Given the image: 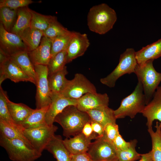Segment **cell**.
<instances>
[{
    "label": "cell",
    "instance_id": "ee69618b",
    "mask_svg": "<svg viewBox=\"0 0 161 161\" xmlns=\"http://www.w3.org/2000/svg\"><path fill=\"white\" fill-rule=\"evenodd\" d=\"M9 56L0 49V64L4 62Z\"/></svg>",
    "mask_w": 161,
    "mask_h": 161
},
{
    "label": "cell",
    "instance_id": "83f0119b",
    "mask_svg": "<svg viewBox=\"0 0 161 161\" xmlns=\"http://www.w3.org/2000/svg\"><path fill=\"white\" fill-rule=\"evenodd\" d=\"M31 18V9L28 6L18 9L17 19L11 32L18 35L30 27Z\"/></svg>",
    "mask_w": 161,
    "mask_h": 161
},
{
    "label": "cell",
    "instance_id": "7bdbcfd3",
    "mask_svg": "<svg viewBox=\"0 0 161 161\" xmlns=\"http://www.w3.org/2000/svg\"><path fill=\"white\" fill-rule=\"evenodd\" d=\"M138 161H153L151 150L147 153L141 154L140 159Z\"/></svg>",
    "mask_w": 161,
    "mask_h": 161
},
{
    "label": "cell",
    "instance_id": "30bf717a",
    "mask_svg": "<svg viewBox=\"0 0 161 161\" xmlns=\"http://www.w3.org/2000/svg\"><path fill=\"white\" fill-rule=\"evenodd\" d=\"M93 161L110 160L117 159L113 144L104 136L98 137L91 143L87 152Z\"/></svg>",
    "mask_w": 161,
    "mask_h": 161
},
{
    "label": "cell",
    "instance_id": "d6a6232c",
    "mask_svg": "<svg viewBox=\"0 0 161 161\" xmlns=\"http://www.w3.org/2000/svg\"><path fill=\"white\" fill-rule=\"evenodd\" d=\"M73 31L51 39L52 47L51 58L59 52L67 48L73 35Z\"/></svg>",
    "mask_w": 161,
    "mask_h": 161
},
{
    "label": "cell",
    "instance_id": "3957f363",
    "mask_svg": "<svg viewBox=\"0 0 161 161\" xmlns=\"http://www.w3.org/2000/svg\"><path fill=\"white\" fill-rule=\"evenodd\" d=\"M146 105L142 83L138 80L133 92L123 98L119 107L114 110L115 117L117 119L129 117L133 119L138 113H141Z\"/></svg>",
    "mask_w": 161,
    "mask_h": 161
},
{
    "label": "cell",
    "instance_id": "2e32d148",
    "mask_svg": "<svg viewBox=\"0 0 161 161\" xmlns=\"http://www.w3.org/2000/svg\"><path fill=\"white\" fill-rule=\"evenodd\" d=\"M109 100L106 93H88L77 100L76 106L79 110L87 112L93 109L108 106Z\"/></svg>",
    "mask_w": 161,
    "mask_h": 161
},
{
    "label": "cell",
    "instance_id": "e575fe53",
    "mask_svg": "<svg viewBox=\"0 0 161 161\" xmlns=\"http://www.w3.org/2000/svg\"><path fill=\"white\" fill-rule=\"evenodd\" d=\"M129 147L124 150H116L117 158L118 161H134L140 159L141 154L138 153L136 149L137 142L135 139L130 141Z\"/></svg>",
    "mask_w": 161,
    "mask_h": 161
},
{
    "label": "cell",
    "instance_id": "4fadbf2b",
    "mask_svg": "<svg viewBox=\"0 0 161 161\" xmlns=\"http://www.w3.org/2000/svg\"><path fill=\"white\" fill-rule=\"evenodd\" d=\"M90 44L86 34L73 31L67 49V63L83 55Z\"/></svg>",
    "mask_w": 161,
    "mask_h": 161
},
{
    "label": "cell",
    "instance_id": "5b68a950",
    "mask_svg": "<svg viewBox=\"0 0 161 161\" xmlns=\"http://www.w3.org/2000/svg\"><path fill=\"white\" fill-rule=\"evenodd\" d=\"M0 145L5 150L9 159L13 161H35L42 155L22 140L8 139L1 134Z\"/></svg>",
    "mask_w": 161,
    "mask_h": 161
},
{
    "label": "cell",
    "instance_id": "ffe728a7",
    "mask_svg": "<svg viewBox=\"0 0 161 161\" xmlns=\"http://www.w3.org/2000/svg\"><path fill=\"white\" fill-rule=\"evenodd\" d=\"M88 114L91 121L97 122L104 127L110 123H116L114 110L108 106H103L93 109L86 112Z\"/></svg>",
    "mask_w": 161,
    "mask_h": 161
},
{
    "label": "cell",
    "instance_id": "74e56055",
    "mask_svg": "<svg viewBox=\"0 0 161 161\" xmlns=\"http://www.w3.org/2000/svg\"><path fill=\"white\" fill-rule=\"evenodd\" d=\"M104 136L106 138L113 143V142L119 134V127L116 123H110L106 125L104 128Z\"/></svg>",
    "mask_w": 161,
    "mask_h": 161
},
{
    "label": "cell",
    "instance_id": "836d02e7",
    "mask_svg": "<svg viewBox=\"0 0 161 161\" xmlns=\"http://www.w3.org/2000/svg\"><path fill=\"white\" fill-rule=\"evenodd\" d=\"M67 49L57 54L50 59L47 65L48 75L63 69L67 64Z\"/></svg>",
    "mask_w": 161,
    "mask_h": 161
},
{
    "label": "cell",
    "instance_id": "ab89813d",
    "mask_svg": "<svg viewBox=\"0 0 161 161\" xmlns=\"http://www.w3.org/2000/svg\"><path fill=\"white\" fill-rule=\"evenodd\" d=\"M90 122L87 123L84 125L83 128L82 133L86 137L92 140H95L97 138L98 136L97 134L94 132Z\"/></svg>",
    "mask_w": 161,
    "mask_h": 161
},
{
    "label": "cell",
    "instance_id": "8992f818",
    "mask_svg": "<svg viewBox=\"0 0 161 161\" xmlns=\"http://www.w3.org/2000/svg\"><path fill=\"white\" fill-rule=\"evenodd\" d=\"M137 64L136 52L133 48H128L121 54L118 64L114 69L106 77L101 78L100 81L109 88L114 87L120 77L126 74L134 73Z\"/></svg>",
    "mask_w": 161,
    "mask_h": 161
},
{
    "label": "cell",
    "instance_id": "d590c367",
    "mask_svg": "<svg viewBox=\"0 0 161 161\" xmlns=\"http://www.w3.org/2000/svg\"><path fill=\"white\" fill-rule=\"evenodd\" d=\"M70 31L64 27L56 18L50 24L47 29L43 32V36L52 39L69 33Z\"/></svg>",
    "mask_w": 161,
    "mask_h": 161
},
{
    "label": "cell",
    "instance_id": "e0dca14e",
    "mask_svg": "<svg viewBox=\"0 0 161 161\" xmlns=\"http://www.w3.org/2000/svg\"><path fill=\"white\" fill-rule=\"evenodd\" d=\"M51 39L43 36L40 43L34 50L28 52L33 64L47 66L51 58Z\"/></svg>",
    "mask_w": 161,
    "mask_h": 161
},
{
    "label": "cell",
    "instance_id": "cb8c5ba5",
    "mask_svg": "<svg viewBox=\"0 0 161 161\" xmlns=\"http://www.w3.org/2000/svg\"><path fill=\"white\" fill-rule=\"evenodd\" d=\"M7 101L10 115L14 122L18 125H21L34 109L24 104L14 103L10 101L8 97Z\"/></svg>",
    "mask_w": 161,
    "mask_h": 161
},
{
    "label": "cell",
    "instance_id": "52a82bcc",
    "mask_svg": "<svg viewBox=\"0 0 161 161\" xmlns=\"http://www.w3.org/2000/svg\"><path fill=\"white\" fill-rule=\"evenodd\" d=\"M36 73L35 85L36 109H39L49 106L52 102L51 93L48 81L47 66L34 65Z\"/></svg>",
    "mask_w": 161,
    "mask_h": 161
},
{
    "label": "cell",
    "instance_id": "4316f807",
    "mask_svg": "<svg viewBox=\"0 0 161 161\" xmlns=\"http://www.w3.org/2000/svg\"><path fill=\"white\" fill-rule=\"evenodd\" d=\"M49 106L39 109H34L21 123V126L26 129L47 125L45 122V117Z\"/></svg>",
    "mask_w": 161,
    "mask_h": 161
},
{
    "label": "cell",
    "instance_id": "4dcf8cb0",
    "mask_svg": "<svg viewBox=\"0 0 161 161\" xmlns=\"http://www.w3.org/2000/svg\"><path fill=\"white\" fill-rule=\"evenodd\" d=\"M18 9L6 7H0V21L5 29L11 32L17 18Z\"/></svg>",
    "mask_w": 161,
    "mask_h": 161
},
{
    "label": "cell",
    "instance_id": "44dd1931",
    "mask_svg": "<svg viewBox=\"0 0 161 161\" xmlns=\"http://www.w3.org/2000/svg\"><path fill=\"white\" fill-rule=\"evenodd\" d=\"M161 57V38L136 52V58L138 64H143L149 60H154Z\"/></svg>",
    "mask_w": 161,
    "mask_h": 161
},
{
    "label": "cell",
    "instance_id": "f1b7e54d",
    "mask_svg": "<svg viewBox=\"0 0 161 161\" xmlns=\"http://www.w3.org/2000/svg\"><path fill=\"white\" fill-rule=\"evenodd\" d=\"M155 131L152 128L148 129L151 137L152 158L153 161H161V122L157 121Z\"/></svg>",
    "mask_w": 161,
    "mask_h": 161
},
{
    "label": "cell",
    "instance_id": "f546056e",
    "mask_svg": "<svg viewBox=\"0 0 161 161\" xmlns=\"http://www.w3.org/2000/svg\"><path fill=\"white\" fill-rule=\"evenodd\" d=\"M32 18L30 27L43 32L57 18L54 16L45 15L31 9Z\"/></svg>",
    "mask_w": 161,
    "mask_h": 161
},
{
    "label": "cell",
    "instance_id": "277c9868",
    "mask_svg": "<svg viewBox=\"0 0 161 161\" xmlns=\"http://www.w3.org/2000/svg\"><path fill=\"white\" fill-rule=\"evenodd\" d=\"M154 61L151 60L141 64H137L134 73L142 83L146 104L151 100L161 82V73L154 67Z\"/></svg>",
    "mask_w": 161,
    "mask_h": 161
},
{
    "label": "cell",
    "instance_id": "d4e9b609",
    "mask_svg": "<svg viewBox=\"0 0 161 161\" xmlns=\"http://www.w3.org/2000/svg\"><path fill=\"white\" fill-rule=\"evenodd\" d=\"M24 129L22 126L15 127L11 126L0 120V134L8 139L21 140L30 147L33 148L25 136L23 132Z\"/></svg>",
    "mask_w": 161,
    "mask_h": 161
},
{
    "label": "cell",
    "instance_id": "7a4b0ae2",
    "mask_svg": "<svg viewBox=\"0 0 161 161\" xmlns=\"http://www.w3.org/2000/svg\"><path fill=\"white\" fill-rule=\"evenodd\" d=\"M117 20L115 10L107 4L102 3L90 9L87 16V24L90 31L103 35L112 28Z\"/></svg>",
    "mask_w": 161,
    "mask_h": 161
},
{
    "label": "cell",
    "instance_id": "f6af8a7d",
    "mask_svg": "<svg viewBox=\"0 0 161 161\" xmlns=\"http://www.w3.org/2000/svg\"><path fill=\"white\" fill-rule=\"evenodd\" d=\"M118 161L117 158L113 159V160H103V161Z\"/></svg>",
    "mask_w": 161,
    "mask_h": 161
},
{
    "label": "cell",
    "instance_id": "bcb514c9",
    "mask_svg": "<svg viewBox=\"0 0 161 161\" xmlns=\"http://www.w3.org/2000/svg\"><path fill=\"white\" fill-rule=\"evenodd\" d=\"M160 132H161V128Z\"/></svg>",
    "mask_w": 161,
    "mask_h": 161
},
{
    "label": "cell",
    "instance_id": "d6986e66",
    "mask_svg": "<svg viewBox=\"0 0 161 161\" xmlns=\"http://www.w3.org/2000/svg\"><path fill=\"white\" fill-rule=\"evenodd\" d=\"M45 150L52 154L57 161H72L71 154L64 145L60 135L55 134Z\"/></svg>",
    "mask_w": 161,
    "mask_h": 161
},
{
    "label": "cell",
    "instance_id": "7c38bea8",
    "mask_svg": "<svg viewBox=\"0 0 161 161\" xmlns=\"http://www.w3.org/2000/svg\"><path fill=\"white\" fill-rule=\"evenodd\" d=\"M0 49L9 56L20 51H27L20 36L6 31L1 23H0Z\"/></svg>",
    "mask_w": 161,
    "mask_h": 161
},
{
    "label": "cell",
    "instance_id": "ac0fdd59",
    "mask_svg": "<svg viewBox=\"0 0 161 161\" xmlns=\"http://www.w3.org/2000/svg\"><path fill=\"white\" fill-rule=\"evenodd\" d=\"M92 140L86 137L81 132L73 137L66 138L63 143L71 155L87 153Z\"/></svg>",
    "mask_w": 161,
    "mask_h": 161
},
{
    "label": "cell",
    "instance_id": "60d3db41",
    "mask_svg": "<svg viewBox=\"0 0 161 161\" xmlns=\"http://www.w3.org/2000/svg\"><path fill=\"white\" fill-rule=\"evenodd\" d=\"M91 124L94 132L97 134L98 137L103 136L104 135V127L99 123L91 121Z\"/></svg>",
    "mask_w": 161,
    "mask_h": 161
},
{
    "label": "cell",
    "instance_id": "603a6c76",
    "mask_svg": "<svg viewBox=\"0 0 161 161\" xmlns=\"http://www.w3.org/2000/svg\"><path fill=\"white\" fill-rule=\"evenodd\" d=\"M18 35L24 43L26 50L29 52L38 47L43 34L42 31L30 27L25 29Z\"/></svg>",
    "mask_w": 161,
    "mask_h": 161
},
{
    "label": "cell",
    "instance_id": "9c48e42d",
    "mask_svg": "<svg viewBox=\"0 0 161 161\" xmlns=\"http://www.w3.org/2000/svg\"><path fill=\"white\" fill-rule=\"evenodd\" d=\"M58 127L54 124L24 129L25 136L33 148L41 154L57 131Z\"/></svg>",
    "mask_w": 161,
    "mask_h": 161
},
{
    "label": "cell",
    "instance_id": "8fae6325",
    "mask_svg": "<svg viewBox=\"0 0 161 161\" xmlns=\"http://www.w3.org/2000/svg\"><path fill=\"white\" fill-rule=\"evenodd\" d=\"M7 79L16 83L21 81L30 82L32 80L21 69L9 56L0 64V86Z\"/></svg>",
    "mask_w": 161,
    "mask_h": 161
},
{
    "label": "cell",
    "instance_id": "1f68e13d",
    "mask_svg": "<svg viewBox=\"0 0 161 161\" xmlns=\"http://www.w3.org/2000/svg\"><path fill=\"white\" fill-rule=\"evenodd\" d=\"M8 97L7 92L0 86V120L11 126L15 127L21 126L16 124L10 115L7 105V99Z\"/></svg>",
    "mask_w": 161,
    "mask_h": 161
},
{
    "label": "cell",
    "instance_id": "f35d334b",
    "mask_svg": "<svg viewBox=\"0 0 161 161\" xmlns=\"http://www.w3.org/2000/svg\"><path fill=\"white\" fill-rule=\"evenodd\" d=\"M113 144L116 150H122L127 149L130 145L131 142H126L119 133L114 139Z\"/></svg>",
    "mask_w": 161,
    "mask_h": 161
},
{
    "label": "cell",
    "instance_id": "7402d4cb",
    "mask_svg": "<svg viewBox=\"0 0 161 161\" xmlns=\"http://www.w3.org/2000/svg\"><path fill=\"white\" fill-rule=\"evenodd\" d=\"M10 56L32 80L35 85L36 73L34 66L30 58L28 52L27 51H20Z\"/></svg>",
    "mask_w": 161,
    "mask_h": 161
},
{
    "label": "cell",
    "instance_id": "484cf974",
    "mask_svg": "<svg viewBox=\"0 0 161 161\" xmlns=\"http://www.w3.org/2000/svg\"><path fill=\"white\" fill-rule=\"evenodd\" d=\"M68 73L65 66L63 69L48 75V81L51 95L60 94L68 80L66 78Z\"/></svg>",
    "mask_w": 161,
    "mask_h": 161
},
{
    "label": "cell",
    "instance_id": "6da1fadb",
    "mask_svg": "<svg viewBox=\"0 0 161 161\" xmlns=\"http://www.w3.org/2000/svg\"><path fill=\"white\" fill-rule=\"evenodd\" d=\"M90 121L86 112L79 110L74 105L65 108L54 120V122L58 123L62 127L63 135L68 138L81 133L84 125Z\"/></svg>",
    "mask_w": 161,
    "mask_h": 161
},
{
    "label": "cell",
    "instance_id": "b9f144b4",
    "mask_svg": "<svg viewBox=\"0 0 161 161\" xmlns=\"http://www.w3.org/2000/svg\"><path fill=\"white\" fill-rule=\"evenodd\" d=\"M72 161H93L87 153L71 155Z\"/></svg>",
    "mask_w": 161,
    "mask_h": 161
},
{
    "label": "cell",
    "instance_id": "9a60e30c",
    "mask_svg": "<svg viewBox=\"0 0 161 161\" xmlns=\"http://www.w3.org/2000/svg\"><path fill=\"white\" fill-rule=\"evenodd\" d=\"M141 113L146 119L148 129L152 128L154 120L161 122V86L157 87L151 100L145 105Z\"/></svg>",
    "mask_w": 161,
    "mask_h": 161
},
{
    "label": "cell",
    "instance_id": "ba28073f",
    "mask_svg": "<svg viewBox=\"0 0 161 161\" xmlns=\"http://www.w3.org/2000/svg\"><path fill=\"white\" fill-rule=\"evenodd\" d=\"M96 92L94 84L83 75L77 73L72 79L68 80L60 94L66 98L78 100L87 93Z\"/></svg>",
    "mask_w": 161,
    "mask_h": 161
},
{
    "label": "cell",
    "instance_id": "8d00e7d4",
    "mask_svg": "<svg viewBox=\"0 0 161 161\" xmlns=\"http://www.w3.org/2000/svg\"><path fill=\"white\" fill-rule=\"evenodd\" d=\"M34 2L31 0H0V7H6L16 10L26 7Z\"/></svg>",
    "mask_w": 161,
    "mask_h": 161
},
{
    "label": "cell",
    "instance_id": "5bb4252c",
    "mask_svg": "<svg viewBox=\"0 0 161 161\" xmlns=\"http://www.w3.org/2000/svg\"><path fill=\"white\" fill-rule=\"evenodd\" d=\"M51 99V103L45 117L46 123L49 126L53 125L56 116L65 108L70 105L76 106L77 103V100L66 98L60 94H52Z\"/></svg>",
    "mask_w": 161,
    "mask_h": 161
}]
</instances>
